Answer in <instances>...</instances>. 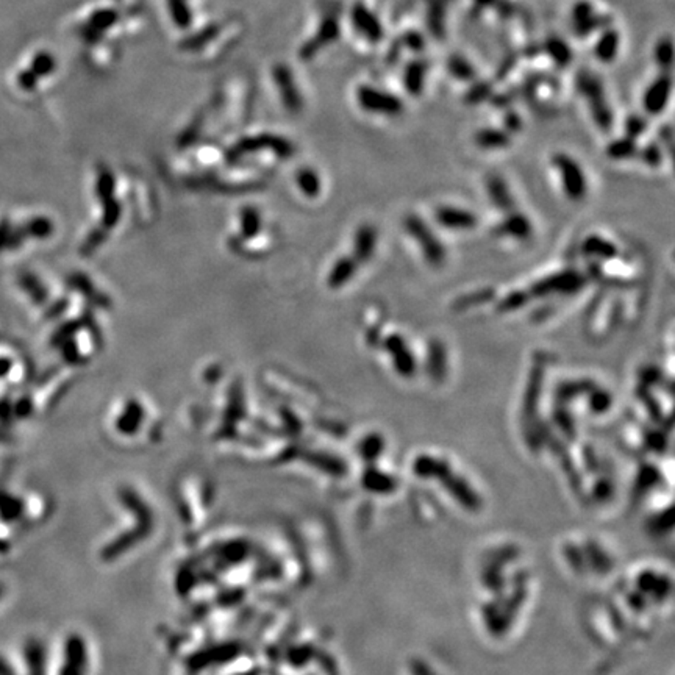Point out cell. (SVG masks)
<instances>
[{
	"label": "cell",
	"instance_id": "28",
	"mask_svg": "<svg viewBox=\"0 0 675 675\" xmlns=\"http://www.w3.org/2000/svg\"><path fill=\"white\" fill-rule=\"evenodd\" d=\"M169 11L174 22L182 28H186L191 24V11L185 0H169Z\"/></svg>",
	"mask_w": 675,
	"mask_h": 675
},
{
	"label": "cell",
	"instance_id": "3",
	"mask_svg": "<svg viewBox=\"0 0 675 675\" xmlns=\"http://www.w3.org/2000/svg\"><path fill=\"white\" fill-rule=\"evenodd\" d=\"M588 277L577 269H562L536 280L528 289L532 297L542 299L549 296H574L586 286Z\"/></svg>",
	"mask_w": 675,
	"mask_h": 675
},
{
	"label": "cell",
	"instance_id": "11",
	"mask_svg": "<svg viewBox=\"0 0 675 675\" xmlns=\"http://www.w3.org/2000/svg\"><path fill=\"white\" fill-rule=\"evenodd\" d=\"M485 193L497 210L508 213L516 210V199L513 196L508 183L498 174H489L485 179Z\"/></svg>",
	"mask_w": 675,
	"mask_h": 675
},
{
	"label": "cell",
	"instance_id": "8",
	"mask_svg": "<svg viewBox=\"0 0 675 675\" xmlns=\"http://www.w3.org/2000/svg\"><path fill=\"white\" fill-rule=\"evenodd\" d=\"M435 221L442 228L452 232H471L477 228L479 218L471 210L459 208V206L441 205L435 210Z\"/></svg>",
	"mask_w": 675,
	"mask_h": 675
},
{
	"label": "cell",
	"instance_id": "19",
	"mask_svg": "<svg viewBox=\"0 0 675 675\" xmlns=\"http://www.w3.org/2000/svg\"><path fill=\"white\" fill-rule=\"evenodd\" d=\"M619 45H620V36L616 32V30H605V32L599 36L596 45H594V55L596 58L602 61V63H611L615 61L618 53H619Z\"/></svg>",
	"mask_w": 675,
	"mask_h": 675
},
{
	"label": "cell",
	"instance_id": "7",
	"mask_svg": "<svg viewBox=\"0 0 675 675\" xmlns=\"http://www.w3.org/2000/svg\"><path fill=\"white\" fill-rule=\"evenodd\" d=\"M672 94V77L663 72L652 82L642 94V108L649 116H658L664 111Z\"/></svg>",
	"mask_w": 675,
	"mask_h": 675
},
{
	"label": "cell",
	"instance_id": "6",
	"mask_svg": "<svg viewBox=\"0 0 675 675\" xmlns=\"http://www.w3.org/2000/svg\"><path fill=\"white\" fill-rule=\"evenodd\" d=\"M381 346L386 354L391 357L394 371L398 377L411 379L418 371V357L410 349L408 342L401 333H389L381 338Z\"/></svg>",
	"mask_w": 675,
	"mask_h": 675
},
{
	"label": "cell",
	"instance_id": "9",
	"mask_svg": "<svg viewBox=\"0 0 675 675\" xmlns=\"http://www.w3.org/2000/svg\"><path fill=\"white\" fill-rule=\"evenodd\" d=\"M350 19H352V24H354V28L364 38V40H367L372 44L381 41L383 35H385L381 22L377 14L367 9L366 5L355 4L354 6H352Z\"/></svg>",
	"mask_w": 675,
	"mask_h": 675
},
{
	"label": "cell",
	"instance_id": "21",
	"mask_svg": "<svg viewBox=\"0 0 675 675\" xmlns=\"http://www.w3.org/2000/svg\"><path fill=\"white\" fill-rule=\"evenodd\" d=\"M605 152H607V157L610 160H615V161L632 160L638 157L640 145L638 143H636V140H633V138H628L624 135L618 138V140L610 141Z\"/></svg>",
	"mask_w": 675,
	"mask_h": 675
},
{
	"label": "cell",
	"instance_id": "27",
	"mask_svg": "<svg viewBox=\"0 0 675 675\" xmlns=\"http://www.w3.org/2000/svg\"><path fill=\"white\" fill-rule=\"evenodd\" d=\"M638 158L649 167H658L663 161V149L657 143H647L644 147H640Z\"/></svg>",
	"mask_w": 675,
	"mask_h": 675
},
{
	"label": "cell",
	"instance_id": "10",
	"mask_svg": "<svg viewBox=\"0 0 675 675\" xmlns=\"http://www.w3.org/2000/svg\"><path fill=\"white\" fill-rule=\"evenodd\" d=\"M497 236L510 238L516 241H527L533 236V224L527 214L518 210L505 213L503 219L494 228Z\"/></svg>",
	"mask_w": 675,
	"mask_h": 675
},
{
	"label": "cell",
	"instance_id": "12",
	"mask_svg": "<svg viewBox=\"0 0 675 675\" xmlns=\"http://www.w3.org/2000/svg\"><path fill=\"white\" fill-rule=\"evenodd\" d=\"M581 253L596 262H613L619 257V247L601 235H589L581 242Z\"/></svg>",
	"mask_w": 675,
	"mask_h": 675
},
{
	"label": "cell",
	"instance_id": "2",
	"mask_svg": "<svg viewBox=\"0 0 675 675\" xmlns=\"http://www.w3.org/2000/svg\"><path fill=\"white\" fill-rule=\"evenodd\" d=\"M575 83H577L579 93L586 99L591 116H593L597 128L602 130V132H608L613 125V111L608 105L599 77L591 71H581L579 72Z\"/></svg>",
	"mask_w": 675,
	"mask_h": 675
},
{
	"label": "cell",
	"instance_id": "20",
	"mask_svg": "<svg viewBox=\"0 0 675 675\" xmlns=\"http://www.w3.org/2000/svg\"><path fill=\"white\" fill-rule=\"evenodd\" d=\"M358 267V262L354 257H342L338 260L328 275V285L332 288H341L354 277Z\"/></svg>",
	"mask_w": 675,
	"mask_h": 675
},
{
	"label": "cell",
	"instance_id": "1",
	"mask_svg": "<svg viewBox=\"0 0 675 675\" xmlns=\"http://www.w3.org/2000/svg\"><path fill=\"white\" fill-rule=\"evenodd\" d=\"M403 228L411 240L418 244L420 255L424 257L427 264H430L432 267H441L446 263V245L424 219L411 213L403 219Z\"/></svg>",
	"mask_w": 675,
	"mask_h": 675
},
{
	"label": "cell",
	"instance_id": "24",
	"mask_svg": "<svg viewBox=\"0 0 675 675\" xmlns=\"http://www.w3.org/2000/svg\"><path fill=\"white\" fill-rule=\"evenodd\" d=\"M655 61L657 65L663 69V71H669L674 61V44L669 36L662 38L655 45Z\"/></svg>",
	"mask_w": 675,
	"mask_h": 675
},
{
	"label": "cell",
	"instance_id": "18",
	"mask_svg": "<svg viewBox=\"0 0 675 675\" xmlns=\"http://www.w3.org/2000/svg\"><path fill=\"white\" fill-rule=\"evenodd\" d=\"M475 144L485 150L505 149L511 144V135L505 128H481L475 133Z\"/></svg>",
	"mask_w": 675,
	"mask_h": 675
},
{
	"label": "cell",
	"instance_id": "5",
	"mask_svg": "<svg viewBox=\"0 0 675 675\" xmlns=\"http://www.w3.org/2000/svg\"><path fill=\"white\" fill-rule=\"evenodd\" d=\"M357 102L362 110L371 114H379L385 118L401 116L403 111V102L401 97L369 84H362L357 89Z\"/></svg>",
	"mask_w": 675,
	"mask_h": 675
},
{
	"label": "cell",
	"instance_id": "13",
	"mask_svg": "<svg viewBox=\"0 0 675 675\" xmlns=\"http://www.w3.org/2000/svg\"><path fill=\"white\" fill-rule=\"evenodd\" d=\"M427 372L433 381H442L447 374V349L441 340H432L427 347Z\"/></svg>",
	"mask_w": 675,
	"mask_h": 675
},
{
	"label": "cell",
	"instance_id": "16",
	"mask_svg": "<svg viewBox=\"0 0 675 675\" xmlns=\"http://www.w3.org/2000/svg\"><path fill=\"white\" fill-rule=\"evenodd\" d=\"M427 79V65L420 60L410 61L403 72V87L410 96L418 97L424 93Z\"/></svg>",
	"mask_w": 675,
	"mask_h": 675
},
{
	"label": "cell",
	"instance_id": "30",
	"mask_svg": "<svg viewBox=\"0 0 675 675\" xmlns=\"http://www.w3.org/2000/svg\"><path fill=\"white\" fill-rule=\"evenodd\" d=\"M493 297H494V291H493V289H481V291H477V293H472V294H469V296L462 297V299H459V301L457 302V305L459 306V308H467V306H474V305L485 303V302L489 301V299H493Z\"/></svg>",
	"mask_w": 675,
	"mask_h": 675
},
{
	"label": "cell",
	"instance_id": "31",
	"mask_svg": "<svg viewBox=\"0 0 675 675\" xmlns=\"http://www.w3.org/2000/svg\"><path fill=\"white\" fill-rule=\"evenodd\" d=\"M114 21H116V14H114V11H102L101 14H96L93 21H91V27L96 30H101L102 32V30L108 28Z\"/></svg>",
	"mask_w": 675,
	"mask_h": 675
},
{
	"label": "cell",
	"instance_id": "4",
	"mask_svg": "<svg viewBox=\"0 0 675 675\" xmlns=\"http://www.w3.org/2000/svg\"><path fill=\"white\" fill-rule=\"evenodd\" d=\"M552 164L558 172L566 197L574 202L585 199L588 193V179L579 161L569 153L558 152L552 157Z\"/></svg>",
	"mask_w": 675,
	"mask_h": 675
},
{
	"label": "cell",
	"instance_id": "14",
	"mask_svg": "<svg viewBox=\"0 0 675 675\" xmlns=\"http://www.w3.org/2000/svg\"><path fill=\"white\" fill-rule=\"evenodd\" d=\"M379 235L371 224L359 225L354 240V258L358 263H367L377 249Z\"/></svg>",
	"mask_w": 675,
	"mask_h": 675
},
{
	"label": "cell",
	"instance_id": "29",
	"mask_svg": "<svg viewBox=\"0 0 675 675\" xmlns=\"http://www.w3.org/2000/svg\"><path fill=\"white\" fill-rule=\"evenodd\" d=\"M646 130H647V121L642 116H640V114H632V116H628L624 122L625 136L633 138V140H638Z\"/></svg>",
	"mask_w": 675,
	"mask_h": 675
},
{
	"label": "cell",
	"instance_id": "22",
	"mask_svg": "<svg viewBox=\"0 0 675 675\" xmlns=\"http://www.w3.org/2000/svg\"><path fill=\"white\" fill-rule=\"evenodd\" d=\"M274 79L279 83L281 96L285 99V102L291 108H297L299 106V94L296 89V84L293 80V75H291L289 69L285 66H277L274 71Z\"/></svg>",
	"mask_w": 675,
	"mask_h": 675
},
{
	"label": "cell",
	"instance_id": "25",
	"mask_svg": "<svg viewBox=\"0 0 675 675\" xmlns=\"http://www.w3.org/2000/svg\"><path fill=\"white\" fill-rule=\"evenodd\" d=\"M546 50L559 67H564L569 65V61L572 58L569 45H567L564 41L555 40V38H552V40L547 41Z\"/></svg>",
	"mask_w": 675,
	"mask_h": 675
},
{
	"label": "cell",
	"instance_id": "26",
	"mask_svg": "<svg viewBox=\"0 0 675 675\" xmlns=\"http://www.w3.org/2000/svg\"><path fill=\"white\" fill-rule=\"evenodd\" d=\"M447 67H449V72L454 75L455 79L462 82H471L475 77L474 67L462 57H452L449 60Z\"/></svg>",
	"mask_w": 675,
	"mask_h": 675
},
{
	"label": "cell",
	"instance_id": "17",
	"mask_svg": "<svg viewBox=\"0 0 675 675\" xmlns=\"http://www.w3.org/2000/svg\"><path fill=\"white\" fill-rule=\"evenodd\" d=\"M572 22L575 32L579 35H589L599 27L601 21L596 16L593 5L588 2H577L572 9Z\"/></svg>",
	"mask_w": 675,
	"mask_h": 675
},
{
	"label": "cell",
	"instance_id": "32",
	"mask_svg": "<svg viewBox=\"0 0 675 675\" xmlns=\"http://www.w3.org/2000/svg\"><path fill=\"white\" fill-rule=\"evenodd\" d=\"M302 186L308 194H318L319 193V180L316 177V174L308 171L302 174Z\"/></svg>",
	"mask_w": 675,
	"mask_h": 675
},
{
	"label": "cell",
	"instance_id": "34",
	"mask_svg": "<svg viewBox=\"0 0 675 675\" xmlns=\"http://www.w3.org/2000/svg\"><path fill=\"white\" fill-rule=\"evenodd\" d=\"M479 2L483 4V5H491V4L494 2V0H479Z\"/></svg>",
	"mask_w": 675,
	"mask_h": 675
},
{
	"label": "cell",
	"instance_id": "23",
	"mask_svg": "<svg viewBox=\"0 0 675 675\" xmlns=\"http://www.w3.org/2000/svg\"><path fill=\"white\" fill-rule=\"evenodd\" d=\"M530 299H532V296H530V293H528V289L527 291L525 289H515L497 302L496 311L510 313V311L520 310L523 306H525L528 302H530Z\"/></svg>",
	"mask_w": 675,
	"mask_h": 675
},
{
	"label": "cell",
	"instance_id": "33",
	"mask_svg": "<svg viewBox=\"0 0 675 675\" xmlns=\"http://www.w3.org/2000/svg\"><path fill=\"white\" fill-rule=\"evenodd\" d=\"M505 130L510 135L519 132V130H523V119L519 118L518 113L513 111V113L506 114V116H505Z\"/></svg>",
	"mask_w": 675,
	"mask_h": 675
},
{
	"label": "cell",
	"instance_id": "15",
	"mask_svg": "<svg viewBox=\"0 0 675 675\" xmlns=\"http://www.w3.org/2000/svg\"><path fill=\"white\" fill-rule=\"evenodd\" d=\"M338 36H340V22H338L333 16L325 18L324 21L320 22L319 30H318L316 36H314V40H311V43H308L303 48V52H302L303 57L314 55V53L318 52V49L322 48V45H327L330 43H333Z\"/></svg>",
	"mask_w": 675,
	"mask_h": 675
}]
</instances>
